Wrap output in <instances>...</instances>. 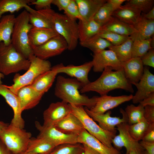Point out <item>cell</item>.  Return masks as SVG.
<instances>
[{
    "label": "cell",
    "instance_id": "1",
    "mask_svg": "<svg viewBox=\"0 0 154 154\" xmlns=\"http://www.w3.org/2000/svg\"><path fill=\"white\" fill-rule=\"evenodd\" d=\"M132 85L126 78L123 68L113 71L112 68L107 67L98 79L83 86L80 91L82 93L94 91L100 96L107 95L109 92L117 89L133 93Z\"/></svg>",
    "mask_w": 154,
    "mask_h": 154
},
{
    "label": "cell",
    "instance_id": "2",
    "mask_svg": "<svg viewBox=\"0 0 154 154\" xmlns=\"http://www.w3.org/2000/svg\"><path fill=\"white\" fill-rule=\"evenodd\" d=\"M83 87L76 78H67L62 76L57 78L54 94L68 104L76 106H85L90 109L95 105L98 96L89 98L80 94L79 90Z\"/></svg>",
    "mask_w": 154,
    "mask_h": 154
},
{
    "label": "cell",
    "instance_id": "3",
    "mask_svg": "<svg viewBox=\"0 0 154 154\" xmlns=\"http://www.w3.org/2000/svg\"><path fill=\"white\" fill-rule=\"evenodd\" d=\"M33 25L29 13L25 10L15 17L11 37V44L16 50L28 59L33 55L29 40L28 34Z\"/></svg>",
    "mask_w": 154,
    "mask_h": 154
},
{
    "label": "cell",
    "instance_id": "4",
    "mask_svg": "<svg viewBox=\"0 0 154 154\" xmlns=\"http://www.w3.org/2000/svg\"><path fill=\"white\" fill-rule=\"evenodd\" d=\"M30 62L18 52L11 44L0 43V72L4 75L27 70Z\"/></svg>",
    "mask_w": 154,
    "mask_h": 154
},
{
    "label": "cell",
    "instance_id": "5",
    "mask_svg": "<svg viewBox=\"0 0 154 154\" xmlns=\"http://www.w3.org/2000/svg\"><path fill=\"white\" fill-rule=\"evenodd\" d=\"M28 59L31 63L26 72L22 75L16 74L13 80V84L11 86L6 85L15 94L19 89L30 85L38 76L51 69V64L48 60L40 59L34 55L31 56Z\"/></svg>",
    "mask_w": 154,
    "mask_h": 154
},
{
    "label": "cell",
    "instance_id": "6",
    "mask_svg": "<svg viewBox=\"0 0 154 154\" xmlns=\"http://www.w3.org/2000/svg\"><path fill=\"white\" fill-rule=\"evenodd\" d=\"M31 136V133L11 123L0 133V139L11 154L25 152Z\"/></svg>",
    "mask_w": 154,
    "mask_h": 154
},
{
    "label": "cell",
    "instance_id": "7",
    "mask_svg": "<svg viewBox=\"0 0 154 154\" xmlns=\"http://www.w3.org/2000/svg\"><path fill=\"white\" fill-rule=\"evenodd\" d=\"M68 104L71 112L80 120L84 129L106 146L114 147L112 140L116 134L102 129L87 114L83 106Z\"/></svg>",
    "mask_w": 154,
    "mask_h": 154
},
{
    "label": "cell",
    "instance_id": "8",
    "mask_svg": "<svg viewBox=\"0 0 154 154\" xmlns=\"http://www.w3.org/2000/svg\"><path fill=\"white\" fill-rule=\"evenodd\" d=\"M76 21L57 12L52 19L54 29L65 40L70 50L75 49L79 40L78 24Z\"/></svg>",
    "mask_w": 154,
    "mask_h": 154
},
{
    "label": "cell",
    "instance_id": "9",
    "mask_svg": "<svg viewBox=\"0 0 154 154\" xmlns=\"http://www.w3.org/2000/svg\"><path fill=\"white\" fill-rule=\"evenodd\" d=\"M31 48L34 55L44 60L59 55L68 49L66 41L59 35L42 44Z\"/></svg>",
    "mask_w": 154,
    "mask_h": 154
},
{
    "label": "cell",
    "instance_id": "10",
    "mask_svg": "<svg viewBox=\"0 0 154 154\" xmlns=\"http://www.w3.org/2000/svg\"><path fill=\"white\" fill-rule=\"evenodd\" d=\"M35 126L39 132L38 136L44 138L55 146L64 143H78V135L64 134L53 125H41L36 121Z\"/></svg>",
    "mask_w": 154,
    "mask_h": 154
},
{
    "label": "cell",
    "instance_id": "11",
    "mask_svg": "<svg viewBox=\"0 0 154 154\" xmlns=\"http://www.w3.org/2000/svg\"><path fill=\"white\" fill-rule=\"evenodd\" d=\"M84 109L87 114L95 121L98 123V125L104 130L115 134L117 133L116 127L119 124L127 122V117L124 110L120 108V112L122 115V118L112 117V112L109 110L103 114H98L91 111L87 107Z\"/></svg>",
    "mask_w": 154,
    "mask_h": 154
},
{
    "label": "cell",
    "instance_id": "12",
    "mask_svg": "<svg viewBox=\"0 0 154 154\" xmlns=\"http://www.w3.org/2000/svg\"><path fill=\"white\" fill-rule=\"evenodd\" d=\"M92 61L93 71L102 72L107 67L117 71L122 69V63L117 58L114 53L110 50H104L94 54Z\"/></svg>",
    "mask_w": 154,
    "mask_h": 154
},
{
    "label": "cell",
    "instance_id": "13",
    "mask_svg": "<svg viewBox=\"0 0 154 154\" xmlns=\"http://www.w3.org/2000/svg\"><path fill=\"white\" fill-rule=\"evenodd\" d=\"M56 68L58 73H64L71 77H74L79 81L83 86L90 82L88 78L89 72L93 67L92 61L86 62L79 66L72 64L65 66L60 63L53 66Z\"/></svg>",
    "mask_w": 154,
    "mask_h": 154
},
{
    "label": "cell",
    "instance_id": "14",
    "mask_svg": "<svg viewBox=\"0 0 154 154\" xmlns=\"http://www.w3.org/2000/svg\"><path fill=\"white\" fill-rule=\"evenodd\" d=\"M133 96L131 94L116 96L107 95L98 96L95 105L89 110L96 114H104L123 103L131 100Z\"/></svg>",
    "mask_w": 154,
    "mask_h": 154
},
{
    "label": "cell",
    "instance_id": "15",
    "mask_svg": "<svg viewBox=\"0 0 154 154\" xmlns=\"http://www.w3.org/2000/svg\"><path fill=\"white\" fill-rule=\"evenodd\" d=\"M71 112L69 104L63 101L52 103L43 113V125H53Z\"/></svg>",
    "mask_w": 154,
    "mask_h": 154
},
{
    "label": "cell",
    "instance_id": "16",
    "mask_svg": "<svg viewBox=\"0 0 154 154\" xmlns=\"http://www.w3.org/2000/svg\"><path fill=\"white\" fill-rule=\"evenodd\" d=\"M137 90L131 100L134 104L139 103L151 93L154 92V75L147 66L144 67L143 76L139 82L134 85Z\"/></svg>",
    "mask_w": 154,
    "mask_h": 154
},
{
    "label": "cell",
    "instance_id": "17",
    "mask_svg": "<svg viewBox=\"0 0 154 154\" xmlns=\"http://www.w3.org/2000/svg\"><path fill=\"white\" fill-rule=\"evenodd\" d=\"M0 95L5 99L7 103L13 110V117L11 123L24 129L25 122L22 117V111L17 95L7 88L6 85H0Z\"/></svg>",
    "mask_w": 154,
    "mask_h": 154
},
{
    "label": "cell",
    "instance_id": "18",
    "mask_svg": "<svg viewBox=\"0 0 154 154\" xmlns=\"http://www.w3.org/2000/svg\"><path fill=\"white\" fill-rule=\"evenodd\" d=\"M16 94L19 99L22 112L36 106L39 103L44 95L37 91L30 85L21 88Z\"/></svg>",
    "mask_w": 154,
    "mask_h": 154
},
{
    "label": "cell",
    "instance_id": "19",
    "mask_svg": "<svg viewBox=\"0 0 154 154\" xmlns=\"http://www.w3.org/2000/svg\"><path fill=\"white\" fill-rule=\"evenodd\" d=\"M77 142L84 144L100 154H121L114 147L109 148L84 129L78 135Z\"/></svg>",
    "mask_w": 154,
    "mask_h": 154
},
{
    "label": "cell",
    "instance_id": "20",
    "mask_svg": "<svg viewBox=\"0 0 154 154\" xmlns=\"http://www.w3.org/2000/svg\"><path fill=\"white\" fill-rule=\"evenodd\" d=\"M129 125L127 122H123L116 126V129L119 134L116 135L112 140L114 147L119 151L123 147L125 148L126 151L125 154H129L131 148L139 142L133 140L129 131Z\"/></svg>",
    "mask_w": 154,
    "mask_h": 154
},
{
    "label": "cell",
    "instance_id": "21",
    "mask_svg": "<svg viewBox=\"0 0 154 154\" xmlns=\"http://www.w3.org/2000/svg\"><path fill=\"white\" fill-rule=\"evenodd\" d=\"M125 75L132 84L138 83L142 77L144 71V65L139 57L132 58L122 63Z\"/></svg>",
    "mask_w": 154,
    "mask_h": 154
},
{
    "label": "cell",
    "instance_id": "22",
    "mask_svg": "<svg viewBox=\"0 0 154 154\" xmlns=\"http://www.w3.org/2000/svg\"><path fill=\"white\" fill-rule=\"evenodd\" d=\"M53 125L62 133L69 135H78L84 129L80 120L72 112Z\"/></svg>",
    "mask_w": 154,
    "mask_h": 154
},
{
    "label": "cell",
    "instance_id": "23",
    "mask_svg": "<svg viewBox=\"0 0 154 154\" xmlns=\"http://www.w3.org/2000/svg\"><path fill=\"white\" fill-rule=\"evenodd\" d=\"M134 33L129 38L133 41L150 39L154 33V20H148L141 16L133 25Z\"/></svg>",
    "mask_w": 154,
    "mask_h": 154
},
{
    "label": "cell",
    "instance_id": "24",
    "mask_svg": "<svg viewBox=\"0 0 154 154\" xmlns=\"http://www.w3.org/2000/svg\"><path fill=\"white\" fill-rule=\"evenodd\" d=\"M59 35L53 29L33 27L28 34L31 47L40 45Z\"/></svg>",
    "mask_w": 154,
    "mask_h": 154
},
{
    "label": "cell",
    "instance_id": "25",
    "mask_svg": "<svg viewBox=\"0 0 154 154\" xmlns=\"http://www.w3.org/2000/svg\"><path fill=\"white\" fill-rule=\"evenodd\" d=\"M58 74L56 69L53 66L52 67L50 70L38 76L30 86L44 95L51 87Z\"/></svg>",
    "mask_w": 154,
    "mask_h": 154
},
{
    "label": "cell",
    "instance_id": "26",
    "mask_svg": "<svg viewBox=\"0 0 154 154\" xmlns=\"http://www.w3.org/2000/svg\"><path fill=\"white\" fill-rule=\"evenodd\" d=\"M80 14L83 19L90 20L100 8L107 2L106 0H75Z\"/></svg>",
    "mask_w": 154,
    "mask_h": 154
},
{
    "label": "cell",
    "instance_id": "27",
    "mask_svg": "<svg viewBox=\"0 0 154 154\" xmlns=\"http://www.w3.org/2000/svg\"><path fill=\"white\" fill-rule=\"evenodd\" d=\"M78 24L79 40L84 42L97 35L102 27L94 20H79Z\"/></svg>",
    "mask_w": 154,
    "mask_h": 154
},
{
    "label": "cell",
    "instance_id": "28",
    "mask_svg": "<svg viewBox=\"0 0 154 154\" xmlns=\"http://www.w3.org/2000/svg\"><path fill=\"white\" fill-rule=\"evenodd\" d=\"M24 8L29 13V22L33 27L54 29L53 25L48 18L44 9L36 10L29 5Z\"/></svg>",
    "mask_w": 154,
    "mask_h": 154
},
{
    "label": "cell",
    "instance_id": "29",
    "mask_svg": "<svg viewBox=\"0 0 154 154\" xmlns=\"http://www.w3.org/2000/svg\"><path fill=\"white\" fill-rule=\"evenodd\" d=\"M56 146L44 138H31L25 152L29 154H49Z\"/></svg>",
    "mask_w": 154,
    "mask_h": 154
},
{
    "label": "cell",
    "instance_id": "30",
    "mask_svg": "<svg viewBox=\"0 0 154 154\" xmlns=\"http://www.w3.org/2000/svg\"><path fill=\"white\" fill-rule=\"evenodd\" d=\"M141 13L138 11L125 5L114 11L112 16L127 24L133 25L141 18Z\"/></svg>",
    "mask_w": 154,
    "mask_h": 154
},
{
    "label": "cell",
    "instance_id": "31",
    "mask_svg": "<svg viewBox=\"0 0 154 154\" xmlns=\"http://www.w3.org/2000/svg\"><path fill=\"white\" fill-rule=\"evenodd\" d=\"M101 29L129 37L135 31L133 25L123 22L113 16L107 23L102 27Z\"/></svg>",
    "mask_w": 154,
    "mask_h": 154
},
{
    "label": "cell",
    "instance_id": "32",
    "mask_svg": "<svg viewBox=\"0 0 154 154\" xmlns=\"http://www.w3.org/2000/svg\"><path fill=\"white\" fill-rule=\"evenodd\" d=\"M15 17L13 14L3 15L0 20V43L11 44V37Z\"/></svg>",
    "mask_w": 154,
    "mask_h": 154
},
{
    "label": "cell",
    "instance_id": "33",
    "mask_svg": "<svg viewBox=\"0 0 154 154\" xmlns=\"http://www.w3.org/2000/svg\"><path fill=\"white\" fill-rule=\"evenodd\" d=\"M153 129H154V124L149 123L144 119L137 123L129 125V131L132 139L139 142Z\"/></svg>",
    "mask_w": 154,
    "mask_h": 154
},
{
    "label": "cell",
    "instance_id": "34",
    "mask_svg": "<svg viewBox=\"0 0 154 154\" xmlns=\"http://www.w3.org/2000/svg\"><path fill=\"white\" fill-rule=\"evenodd\" d=\"M133 41L129 37L122 44L112 45L108 48L115 54L117 58L121 63L132 58V46Z\"/></svg>",
    "mask_w": 154,
    "mask_h": 154
},
{
    "label": "cell",
    "instance_id": "35",
    "mask_svg": "<svg viewBox=\"0 0 154 154\" xmlns=\"http://www.w3.org/2000/svg\"><path fill=\"white\" fill-rule=\"evenodd\" d=\"M33 0H0V20L4 13H13L25 8Z\"/></svg>",
    "mask_w": 154,
    "mask_h": 154
},
{
    "label": "cell",
    "instance_id": "36",
    "mask_svg": "<svg viewBox=\"0 0 154 154\" xmlns=\"http://www.w3.org/2000/svg\"><path fill=\"white\" fill-rule=\"evenodd\" d=\"M80 44L81 46L91 50L94 54L100 52L112 45L108 41L97 35L86 41L80 42Z\"/></svg>",
    "mask_w": 154,
    "mask_h": 154
},
{
    "label": "cell",
    "instance_id": "37",
    "mask_svg": "<svg viewBox=\"0 0 154 154\" xmlns=\"http://www.w3.org/2000/svg\"><path fill=\"white\" fill-rule=\"evenodd\" d=\"M84 151L82 143H66L56 146L49 154H83Z\"/></svg>",
    "mask_w": 154,
    "mask_h": 154
},
{
    "label": "cell",
    "instance_id": "38",
    "mask_svg": "<svg viewBox=\"0 0 154 154\" xmlns=\"http://www.w3.org/2000/svg\"><path fill=\"white\" fill-rule=\"evenodd\" d=\"M124 111L129 125L137 123L144 119V107L139 104L137 106L132 104L128 105Z\"/></svg>",
    "mask_w": 154,
    "mask_h": 154
},
{
    "label": "cell",
    "instance_id": "39",
    "mask_svg": "<svg viewBox=\"0 0 154 154\" xmlns=\"http://www.w3.org/2000/svg\"><path fill=\"white\" fill-rule=\"evenodd\" d=\"M114 11L111 5L107 1L99 9L93 19L102 27L109 21Z\"/></svg>",
    "mask_w": 154,
    "mask_h": 154
},
{
    "label": "cell",
    "instance_id": "40",
    "mask_svg": "<svg viewBox=\"0 0 154 154\" xmlns=\"http://www.w3.org/2000/svg\"><path fill=\"white\" fill-rule=\"evenodd\" d=\"M152 40L151 38L133 41L132 46V58H140L153 48L151 46Z\"/></svg>",
    "mask_w": 154,
    "mask_h": 154
},
{
    "label": "cell",
    "instance_id": "41",
    "mask_svg": "<svg viewBox=\"0 0 154 154\" xmlns=\"http://www.w3.org/2000/svg\"><path fill=\"white\" fill-rule=\"evenodd\" d=\"M97 35L108 41L113 45H119L129 37V36L121 35L101 29Z\"/></svg>",
    "mask_w": 154,
    "mask_h": 154
},
{
    "label": "cell",
    "instance_id": "42",
    "mask_svg": "<svg viewBox=\"0 0 154 154\" xmlns=\"http://www.w3.org/2000/svg\"><path fill=\"white\" fill-rule=\"evenodd\" d=\"M125 5L129 6L143 14H146L154 7V0H127Z\"/></svg>",
    "mask_w": 154,
    "mask_h": 154
},
{
    "label": "cell",
    "instance_id": "43",
    "mask_svg": "<svg viewBox=\"0 0 154 154\" xmlns=\"http://www.w3.org/2000/svg\"><path fill=\"white\" fill-rule=\"evenodd\" d=\"M64 14L69 17L76 20H83L80 13L75 0H71L68 5L64 11Z\"/></svg>",
    "mask_w": 154,
    "mask_h": 154
},
{
    "label": "cell",
    "instance_id": "44",
    "mask_svg": "<svg viewBox=\"0 0 154 154\" xmlns=\"http://www.w3.org/2000/svg\"><path fill=\"white\" fill-rule=\"evenodd\" d=\"M143 65L154 67V50L152 48L140 58Z\"/></svg>",
    "mask_w": 154,
    "mask_h": 154
},
{
    "label": "cell",
    "instance_id": "45",
    "mask_svg": "<svg viewBox=\"0 0 154 154\" xmlns=\"http://www.w3.org/2000/svg\"><path fill=\"white\" fill-rule=\"evenodd\" d=\"M53 0H33L29 4L35 6L36 10H40L47 8H51Z\"/></svg>",
    "mask_w": 154,
    "mask_h": 154
},
{
    "label": "cell",
    "instance_id": "46",
    "mask_svg": "<svg viewBox=\"0 0 154 154\" xmlns=\"http://www.w3.org/2000/svg\"><path fill=\"white\" fill-rule=\"evenodd\" d=\"M144 117L148 122L154 124V106H147L144 107Z\"/></svg>",
    "mask_w": 154,
    "mask_h": 154
},
{
    "label": "cell",
    "instance_id": "47",
    "mask_svg": "<svg viewBox=\"0 0 154 154\" xmlns=\"http://www.w3.org/2000/svg\"><path fill=\"white\" fill-rule=\"evenodd\" d=\"M71 0H53L52 4L56 6L59 11H64Z\"/></svg>",
    "mask_w": 154,
    "mask_h": 154
},
{
    "label": "cell",
    "instance_id": "48",
    "mask_svg": "<svg viewBox=\"0 0 154 154\" xmlns=\"http://www.w3.org/2000/svg\"><path fill=\"white\" fill-rule=\"evenodd\" d=\"M140 145L147 151L148 154H154V142L141 140L139 142Z\"/></svg>",
    "mask_w": 154,
    "mask_h": 154
},
{
    "label": "cell",
    "instance_id": "49",
    "mask_svg": "<svg viewBox=\"0 0 154 154\" xmlns=\"http://www.w3.org/2000/svg\"><path fill=\"white\" fill-rule=\"evenodd\" d=\"M129 154H148L146 150L140 144L139 142L131 149Z\"/></svg>",
    "mask_w": 154,
    "mask_h": 154
},
{
    "label": "cell",
    "instance_id": "50",
    "mask_svg": "<svg viewBox=\"0 0 154 154\" xmlns=\"http://www.w3.org/2000/svg\"><path fill=\"white\" fill-rule=\"evenodd\" d=\"M139 104L144 107L147 106H154V92L151 93Z\"/></svg>",
    "mask_w": 154,
    "mask_h": 154
},
{
    "label": "cell",
    "instance_id": "51",
    "mask_svg": "<svg viewBox=\"0 0 154 154\" xmlns=\"http://www.w3.org/2000/svg\"><path fill=\"white\" fill-rule=\"evenodd\" d=\"M126 0H108L107 1L111 5L114 11L119 9L122 6L121 4Z\"/></svg>",
    "mask_w": 154,
    "mask_h": 154
},
{
    "label": "cell",
    "instance_id": "52",
    "mask_svg": "<svg viewBox=\"0 0 154 154\" xmlns=\"http://www.w3.org/2000/svg\"><path fill=\"white\" fill-rule=\"evenodd\" d=\"M142 140L154 142V129L149 131L144 136Z\"/></svg>",
    "mask_w": 154,
    "mask_h": 154
},
{
    "label": "cell",
    "instance_id": "53",
    "mask_svg": "<svg viewBox=\"0 0 154 154\" xmlns=\"http://www.w3.org/2000/svg\"><path fill=\"white\" fill-rule=\"evenodd\" d=\"M142 16L148 20H154V7L146 14H143Z\"/></svg>",
    "mask_w": 154,
    "mask_h": 154
},
{
    "label": "cell",
    "instance_id": "54",
    "mask_svg": "<svg viewBox=\"0 0 154 154\" xmlns=\"http://www.w3.org/2000/svg\"><path fill=\"white\" fill-rule=\"evenodd\" d=\"M0 154H11L10 151L0 139Z\"/></svg>",
    "mask_w": 154,
    "mask_h": 154
},
{
    "label": "cell",
    "instance_id": "55",
    "mask_svg": "<svg viewBox=\"0 0 154 154\" xmlns=\"http://www.w3.org/2000/svg\"><path fill=\"white\" fill-rule=\"evenodd\" d=\"M83 144L84 147V151L83 154H100L87 145L84 144Z\"/></svg>",
    "mask_w": 154,
    "mask_h": 154
},
{
    "label": "cell",
    "instance_id": "56",
    "mask_svg": "<svg viewBox=\"0 0 154 154\" xmlns=\"http://www.w3.org/2000/svg\"><path fill=\"white\" fill-rule=\"evenodd\" d=\"M9 124V123L0 121V133Z\"/></svg>",
    "mask_w": 154,
    "mask_h": 154
},
{
    "label": "cell",
    "instance_id": "57",
    "mask_svg": "<svg viewBox=\"0 0 154 154\" xmlns=\"http://www.w3.org/2000/svg\"><path fill=\"white\" fill-rule=\"evenodd\" d=\"M4 75L0 72V85L2 84V82L1 80L4 78Z\"/></svg>",
    "mask_w": 154,
    "mask_h": 154
},
{
    "label": "cell",
    "instance_id": "58",
    "mask_svg": "<svg viewBox=\"0 0 154 154\" xmlns=\"http://www.w3.org/2000/svg\"><path fill=\"white\" fill-rule=\"evenodd\" d=\"M29 154L28 153L25 152H24L23 153H20L19 154Z\"/></svg>",
    "mask_w": 154,
    "mask_h": 154
}]
</instances>
